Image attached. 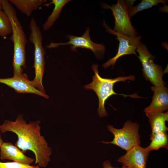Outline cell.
Returning <instances> with one entry per match:
<instances>
[{"mask_svg":"<svg viewBox=\"0 0 168 168\" xmlns=\"http://www.w3.org/2000/svg\"><path fill=\"white\" fill-rule=\"evenodd\" d=\"M151 142L147 147L150 152L158 150L161 148L168 149V136L167 132H160L151 140Z\"/></svg>","mask_w":168,"mask_h":168,"instance_id":"cell-17","label":"cell"},{"mask_svg":"<svg viewBox=\"0 0 168 168\" xmlns=\"http://www.w3.org/2000/svg\"><path fill=\"white\" fill-rule=\"evenodd\" d=\"M40 123L36 120L27 123L20 114L14 121L5 120L0 125V132L1 134L7 132L14 133L18 138L15 146L24 154L27 150L32 152L35 155V164L45 168L51 161L52 150L41 134Z\"/></svg>","mask_w":168,"mask_h":168,"instance_id":"cell-1","label":"cell"},{"mask_svg":"<svg viewBox=\"0 0 168 168\" xmlns=\"http://www.w3.org/2000/svg\"><path fill=\"white\" fill-rule=\"evenodd\" d=\"M154 92L150 105L146 108L144 112L146 113L163 112L168 109V91L164 86H152Z\"/></svg>","mask_w":168,"mask_h":168,"instance_id":"cell-12","label":"cell"},{"mask_svg":"<svg viewBox=\"0 0 168 168\" xmlns=\"http://www.w3.org/2000/svg\"><path fill=\"white\" fill-rule=\"evenodd\" d=\"M2 8L7 16L12 27V35L10 39L14 46L12 62L13 77H22L23 68H26V47L27 40L16 12L9 1L1 0Z\"/></svg>","mask_w":168,"mask_h":168,"instance_id":"cell-2","label":"cell"},{"mask_svg":"<svg viewBox=\"0 0 168 168\" xmlns=\"http://www.w3.org/2000/svg\"><path fill=\"white\" fill-rule=\"evenodd\" d=\"M140 124L128 120L124 123L123 128L117 129L113 125H108V130L114 135V138L111 142H101L107 144H113L126 151L135 146L141 144L140 136L138 131Z\"/></svg>","mask_w":168,"mask_h":168,"instance_id":"cell-5","label":"cell"},{"mask_svg":"<svg viewBox=\"0 0 168 168\" xmlns=\"http://www.w3.org/2000/svg\"><path fill=\"white\" fill-rule=\"evenodd\" d=\"M29 27L30 30L29 40L33 44L34 48L33 68L35 69V77L31 81L37 90L45 93L42 82L44 72L45 54L43 45L42 35L36 21L34 18L31 19Z\"/></svg>","mask_w":168,"mask_h":168,"instance_id":"cell-4","label":"cell"},{"mask_svg":"<svg viewBox=\"0 0 168 168\" xmlns=\"http://www.w3.org/2000/svg\"><path fill=\"white\" fill-rule=\"evenodd\" d=\"M1 160H9L24 165H30L35 159L26 156L18 148L10 142H3L0 147Z\"/></svg>","mask_w":168,"mask_h":168,"instance_id":"cell-13","label":"cell"},{"mask_svg":"<svg viewBox=\"0 0 168 168\" xmlns=\"http://www.w3.org/2000/svg\"><path fill=\"white\" fill-rule=\"evenodd\" d=\"M0 168H40L38 166L23 164L16 162H3L0 161Z\"/></svg>","mask_w":168,"mask_h":168,"instance_id":"cell-20","label":"cell"},{"mask_svg":"<svg viewBox=\"0 0 168 168\" xmlns=\"http://www.w3.org/2000/svg\"><path fill=\"white\" fill-rule=\"evenodd\" d=\"M102 25L107 32L116 35L119 42L117 53L114 57L102 65L103 68H107L111 65L113 68L118 59L124 55L133 54L137 56L136 51L138 44L141 43V36H137L133 38L128 37L111 29L104 21Z\"/></svg>","mask_w":168,"mask_h":168,"instance_id":"cell-9","label":"cell"},{"mask_svg":"<svg viewBox=\"0 0 168 168\" xmlns=\"http://www.w3.org/2000/svg\"><path fill=\"white\" fill-rule=\"evenodd\" d=\"M9 1L23 14L28 16L37 10L46 1L44 0H10Z\"/></svg>","mask_w":168,"mask_h":168,"instance_id":"cell-15","label":"cell"},{"mask_svg":"<svg viewBox=\"0 0 168 168\" xmlns=\"http://www.w3.org/2000/svg\"><path fill=\"white\" fill-rule=\"evenodd\" d=\"M0 83L7 85L18 93H32L46 99L49 98L48 95L40 91L34 86L26 74L21 77L0 78Z\"/></svg>","mask_w":168,"mask_h":168,"instance_id":"cell-11","label":"cell"},{"mask_svg":"<svg viewBox=\"0 0 168 168\" xmlns=\"http://www.w3.org/2000/svg\"><path fill=\"white\" fill-rule=\"evenodd\" d=\"M70 0H53L50 3L53 4L54 7L52 13L48 17L45 22L43 24V29L46 31L50 29L55 21L59 17L61 11L64 6Z\"/></svg>","mask_w":168,"mask_h":168,"instance_id":"cell-16","label":"cell"},{"mask_svg":"<svg viewBox=\"0 0 168 168\" xmlns=\"http://www.w3.org/2000/svg\"><path fill=\"white\" fill-rule=\"evenodd\" d=\"M150 152L147 147L143 148L140 145H136L119 157L117 161L130 168H146Z\"/></svg>","mask_w":168,"mask_h":168,"instance_id":"cell-10","label":"cell"},{"mask_svg":"<svg viewBox=\"0 0 168 168\" xmlns=\"http://www.w3.org/2000/svg\"><path fill=\"white\" fill-rule=\"evenodd\" d=\"M148 117L152 130L150 135V140L157 133L167 132L168 130L166 122L168 121V112L149 113H145Z\"/></svg>","mask_w":168,"mask_h":168,"instance_id":"cell-14","label":"cell"},{"mask_svg":"<svg viewBox=\"0 0 168 168\" xmlns=\"http://www.w3.org/2000/svg\"><path fill=\"white\" fill-rule=\"evenodd\" d=\"M12 32V25L7 16L3 10H0V36L6 38Z\"/></svg>","mask_w":168,"mask_h":168,"instance_id":"cell-19","label":"cell"},{"mask_svg":"<svg viewBox=\"0 0 168 168\" xmlns=\"http://www.w3.org/2000/svg\"><path fill=\"white\" fill-rule=\"evenodd\" d=\"M98 65L94 64L92 66V69L94 72L92 77L93 81L90 83L85 85L84 88L86 90H93L96 93L99 99V107L97 110L98 115L100 117H105L108 115L105 104V101L113 95H122L124 97H129L133 98H142L136 93L132 95H127L119 94L113 90L114 84L119 82H125L127 80L134 81V75L128 76L119 77L114 79H108L101 77L98 72Z\"/></svg>","mask_w":168,"mask_h":168,"instance_id":"cell-3","label":"cell"},{"mask_svg":"<svg viewBox=\"0 0 168 168\" xmlns=\"http://www.w3.org/2000/svg\"><path fill=\"white\" fill-rule=\"evenodd\" d=\"M103 168H119L118 167H114L112 166L111 162L108 160L103 161Z\"/></svg>","mask_w":168,"mask_h":168,"instance_id":"cell-21","label":"cell"},{"mask_svg":"<svg viewBox=\"0 0 168 168\" xmlns=\"http://www.w3.org/2000/svg\"><path fill=\"white\" fill-rule=\"evenodd\" d=\"M2 4L1 2V0H0V11L2 10Z\"/></svg>","mask_w":168,"mask_h":168,"instance_id":"cell-23","label":"cell"},{"mask_svg":"<svg viewBox=\"0 0 168 168\" xmlns=\"http://www.w3.org/2000/svg\"><path fill=\"white\" fill-rule=\"evenodd\" d=\"M136 51L139 54L137 56L141 63L142 70L145 78L154 86H165L166 83L162 79L163 73L162 67L154 63V57L145 44L140 43Z\"/></svg>","mask_w":168,"mask_h":168,"instance_id":"cell-6","label":"cell"},{"mask_svg":"<svg viewBox=\"0 0 168 168\" xmlns=\"http://www.w3.org/2000/svg\"><path fill=\"white\" fill-rule=\"evenodd\" d=\"M168 2L166 0H142L137 6L128 9L129 16L130 19L137 13L144 10L151 8L159 3L166 4Z\"/></svg>","mask_w":168,"mask_h":168,"instance_id":"cell-18","label":"cell"},{"mask_svg":"<svg viewBox=\"0 0 168 168\" xmlns=\"http://www.w3.org/2000/svg\"><path fill=\"white\" fill-rule=\"evenodd\" d=\"M90 28H86L85 32L81 36L68 35V42L65 43H51L47 46L49 49L56 48L61 45H70L71 50L75 51L76 48H81L91 50L96 58L99 59L104 56L106 50L105 45L102 44H97L93 42L90 35Z\"/></svg>","mask_w":168,"mask_h":168,"instance_id":"cell-8","label":"cell"},{"mask_svg":"<svg viewBox=\"0 0 168 168\" xmlns=\"http://www.w3.org/2000/svg\"><path fill=\"white\" fill-rule=\"evenodd\" d=\"M3 142L1 134H0V147Z\"/></svg>","mask_w":168,"mask_h":168,"instance_id":"cell-22","label":"cell"},{"mask_svg":"<svg viewBox=\"0 0 168 168\" xmlns=\"http://www.w3.org/2000/svg\"><path fill=\"white\" fill-rule=\"evenodd\" d=\"M100 5L103 9L111 10L114 19V31L129 38L137 36V31L130 21L125 0H118L116 3L111 6L103 2Z\"/></svg>","mask_w":168,"mask_h":168,"instance_id":"cell-7","label":"cell"},{"mask_svg":"<svg viewBox=\"0 0 168 168\" xmlns=\"http://www.w3.org/2000/svg\"><path fill=\"white\" fill-rule=\"evenodd\" d=\"M121 168H130L126 167V166L123 165Z\"/></svg>","mask_w":168,"mask_h":168,"instance_id":"cell-24","label":"cell"}]
</instances>
